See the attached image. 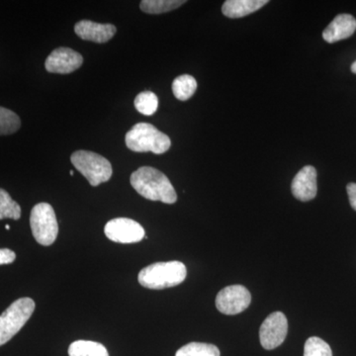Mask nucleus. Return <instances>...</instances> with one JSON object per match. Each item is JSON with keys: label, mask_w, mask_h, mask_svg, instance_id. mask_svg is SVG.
<instances>
[{"label": "nucleus", "mask_w": 356, "mask_h": 356, "mask_svg": "<svg viewBox=\"0 0 356 356\" xmlns=\"http://www.w3.org/2000/svg\"><path fill=\"white\" fill-rule=\"evenodd\" d=\"M125 142L128 149L136 153L151 152L156 154H163L172 146L170 137L149 123L136 124L126 134Z\"/></svg>", "instance_id": "nucleus-3"}, {"label": "nucleus", "mask_w": 356, "mask_h": 356, "mask_svg": "<svg viewBox=\"0 0 356 356\" xmlns=\"http://www.w3.org/2000/svg\"><path fill=\"white\" fill-rule=\"evenodd\" d=\"M16 254L13 250L8 248H0V266L10 264L15 261Z\"/></svg>", "instance_id": "nucleus-23"}, {"label": "nucleus", "mask_w": 356, "mask_h": 356, "mask_svg": "<svg viewBox=\"0 0 356 356\" xmlns=\"http://www.w3.org/2000/svg\"><path fill=\"white\" fill-rule=\"evenodd\" d=\"M21 127L18 115L11 110L0 107V136L11 135L17 132Z\"/></svg>", "instance_id": "nucleus-21"}, {"label": "nucleus", "mask_w": 356, "mask_h": 356, "mask_svg": "<svg viewBox=\"0 0 356 356\" xmlns=\"http://www.w3.org/2000/svg\"><path fill=\"white\" fill-rule=\"evenodd\" d=\"M134 104L140 114L152 116L158 111L159 98L152 91H144L137 95Z\"/></svg>", "instance_id": "nucleus-19"}, {"label": "nucleus", "mask_w": 356, "mask_h": 356, "mask_svg": "<svg viewBox=\"0 0 356 356\" xmlns=\"http://www.w3.org/2000/svg\"><path fill=\"white\" fill-rule=\"evenodd\" d=\"M186 1L181 0H143L140 3V10L147 14L170 13L184 6Z\"/></svg>", "instance_id": "nucleus-17"}, {"label": "nucleus", "mask_w": 356, "mask_h": 356, "mask_svg": "<svg viewBox=\"0 0 356 356\" xmlns=\"http://www.w3.org/2000/svg\"><path fill=\"white\" fill-rule=\"evenodd\" d=\"M117 29L112 24H99L90 20H81L74 26V32L86 41L103 44L113 38Z\"/></svg>", "instance_id": "nucleus-12"}, {"label": "nucleus", "mask_w": 356, "mask_h": 356, "mask_svg": "<svg viewBox=\"0 0 356 356\" xmlns=\"http://www.w3.org/2000/svg\"><path fill=\"white\" fill-rule=\"evenodd\" d=\"M74 168L88 180L91 186L107 182L112 177V165L108 159L89 151H76L70 156Z\"/></svg>", "instance_id": "nucleus-5"}, {"label": "nucleus", "mask_w": 356, "mask_h": 356, "mask_svg": "<svg viewBox=\"0 0 356 356\" xmlns=\"http://www.w3.org/2000/svg\"><path fill=\"white\" fill-rule=\"evenodd\" d=\"M219 348L214 344L191 343L177 350L175 356H220Z\"/></svg>", "instance_id": "nucleus-18"}, {"label": "nucleus", "mask_w": 356, "mask_h": 356, "mask_svg": "<svg viewBox=\"0 0 356 356\" xmlns=\"http://www.w3.org/2000/svg\"><path fill=\"white\" fill-rule=\"evenodd\" d=\"M348 191V199L353 210L356 211V184H350L346 186Z\"/></svg>", "instance_id": "nucleus-24"}, {"label": "nucleus", "mask_w": 356, "mask_h": 356, "mask_svg": "<svg viewBox=\"0 0 356 356\" xmlns=\"http://www.w3.org/2000/svg\"><path fill=\"white\" fill-rule=\"evenodd\" d=\"M6 229H7V231H8V229H10V227H9V225H6Z\"/></svg>", "instance_id": "nucleus-26"}, {"label": "nucleus", "mask_w": 356, "mask_h": 356, "mask_svg": "<svg viewBox=\"0 0 356 356\" xmlns=\"http://www.w3.org/2000/svg\"><path fill=\"white\" fill-rule=\"evenodd\" d=\"M30 226L36 242L42 245H53L57 240L58 225L55 211L49 203H39L33 207Z\"/></svg>", "instance_id": "nucleus-6"}, {"label": "nucleus", "mask_w": 356, "mask_h": 356, "mask_svg": "<svg viewBox=\"0 0 356 356\" xmlns=\"http://www.w3.org/2000/svg\"><path fill=\"white\" fill-rule=\"evenodd\" d=\"M304 356H332L331 346L317 337H309L304 346Z\"/></svg>", "instance_id": "nucleus-22"}, {"label": "nucleus", "mask_w": 356, "mask_h": 356, "mask_svg": "<svg viewBox=\"0 0 356 356\" xmlns=\"http://www.w3.org/2000/svg\"><path fill=\"white\" fill-rule=\"evenodd\" d=\"M130 181L133 188L144 198L165 204L177 202V194L172 182L156 168L151 166L140 168L132 173Z\"/></svg>", "instance_id": "nucleus-1"}, {"label": "nucleus", "mask_w": 356, "mask_h": 356, "mask_svg": "<svg viewBox=\"0 0 356 356\" xmlns=\"http://www.w3.org/2000/svg\"><path fill=\"white\" fill-rule=\"evenodd\" d=\"M70 356H109L106 348L102 343L90 341H77L70 344Z\"/></svg>", "instance_id": "nucleus-16"}, {"label": "nucleus", "mask_w": 356, "mask_h": 356, "mask_svg": "<svg viewBox=\"0 0 356 356\" xmlns=\"http://www.w3.org/2000/svg\"><path fill=\"white\" fill-rule=\"evenodd\" d=\"M197 89V81L189 74L177 76L172 83V92L180 102H186L191 98Z\"/></svg>", "instance_id": "nucleus-15"}, {"label": "nucleus", "mask_w": 356, "mask_h": 356, "mask_svg": "<svg viewBox=\"0 0 356 356\" xmlns=\"http://www.w3.org/2000/svg\"><path fill=\"white\" fill-rule=\"evenodd\" d=\"M83 63L81 54L70 48H58L47 58L44 67L51 74H67L79 70Z\"/></svg>", "instance_id": "nucleus-10"}, {"label": "nucleus", "mask_w": 356, "mask_h": 356, "mask_svg": "<svg viewBox=\"0 0 356 356\" xmlns=\"http://www.w3.org/2000/svg\"><path fill=\"white\" fill-rule=\"evenodd\" d=\"M267 3V0H227L222 4V13L227 17L235 19L250 15Z\"/></svg>", "instance_id": "nucleus-14"}, {"label": "nucleus", "mask_w": 356, "mask_h": 356, "mask_svg": "<svg viewBox=\"0 0 356 356\" xmlns=\"http://www.w3.org/2000/svg\"><path fill=\"white\" fill-rule=\"evenodd\" d=\"M34 311L35 302L24 297L16 300L0 315V346L8 343L20 332Z\"/></svg>", "instance_id": "nucleus-4"}, {"label": "nucleus", "mask_w": 356, "mask_h": 356, "mask_svg": "<svg viewBox=\"0 0 356 356\" xmlns=\"http://www.w3.org/2000/svg\"><path fill=\"white\" fill-rule=\"evenodd\" d=\"M104 233L110 241L119 243H139L146 236L139 222L128 218L111 220L105 225Z\"/></svg>", "instance_id": "nucleus-9"}, {"label": "nucleus", "mask_w": 356, "mask_h": 356, "mask_svg": "<svg viewBox=\"0 0 356 356\" xmlns=\"http://www.w3.org/2000/svg\"><path fill=\"white\" fill-rule=\"evenodd\" d=\"M351 72L356 74V60L353 65H351Z\"/></svg>", "instance_id": "nucleus-25"}, {"label": "nucleus", "mask_w": 356, "mask_h": 356, "mask_svg": "<svg viewBox=\"0 0 356 356\" xmlns=\"http://www.w3.org/2000/svg\"><path fill=\"white\" fill-rule=\"evenodd\" d=\"M252 302V295L243 285H231L218 293L216 307L225 315H236L247 310Z\"/></svg>", "instance_id": "nucleus-8"}, {"label": "nucleus", "mask_w": 356, "mask_h": 356, "mask_svg": "<svg viewBox=\"0 0 356 356\" xmlns=\"http://www.w3.org/2000/svg\"><path fill=\"white\" fill-rule=\"evenodd\" d=\"M356 30V20L350 14H339L323 32V38L330 44L350 38Z\"/></svg>", "instance_id": "nucleus-13"}, {"label": "nucleus", "mask_w": 356, "mask_h": 356, "mask_svg": "<svg viewBox=\"0 0 356 356\" xmlns=\"http://www.w3.org/2000/svg\"><path fill=\"white\" fill-rule=\"evenodd\" d=\"M288 322L286 316L281 312H274L262 323L259 330V339L264 350L278 348L286 339Z\"/></svg>", "instance_id": "nucleus-7"}, {"label": "nucleus", "mask_w": 356, "mask_h": 356, "mask_svg": "<svg viewBox=\"0 0 356 356\" xmlns=\"http://www.w3.org/2000/svg\"><path fill=\"white\" fill-rule=\"evenodd\" d=\"M21 217V207L19 204L14 201L8 192L0 188V220L10 218L13 220H19Z\"/></svg>", "instance_id": "nucleus-20"}, {"label": "nucleus", "mask_w": 356, "mask_h": 356, "mask_svg": "<svg viewBox=\"0 0 356 356\" xmlns=\"http://www.w3.org/2000/svg\"><path fill=\"white\" fill-rule=\"evenodd\" d=\"M70 175H74V172H72V170H70Z\"/></svg>", "instance_id": "nucleus-27"}, {"label": "nucleus", "mask_w": 356, "mask_h": 356, "mask_svg": "<svg viewBox=\"0 0 356 356\" xmlns=\"http://www.w3.org/2000/svg\"><path fill=\"white\" fill-rule=\"evenodd\" d=\"M292 194L300 201L307 202L316 197L318 192L317 170L314 166L306 165L293 179Z\"/></svg>", "instance_id": "nucleus-11"}, {"label": "nucleus", "mask_w": 356, "mask_h": 356, "mask_svg": "<svg viewBox=\"0 0 356 356\" xmlns=\"http://www.w3.org/2000/svg\"><path fill=\"white\" fill-rule=\"evenodd\" d=\"M186 275V266L182 262H156L142 269L138 280L143 287L159 290L181 284Z\"/></svg>", "instance_id": "nucleus-2"}]
</instances>
